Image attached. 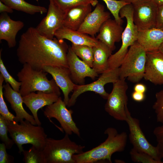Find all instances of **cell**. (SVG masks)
I'll use <instances>...</instances> for the list:
<instances>
[{
	"instance_id": "6da1fadb",
	"label": "cell",
	"mask_w": 163,
	"mask_h": 163,
	"mask_svg": "<svg viewBox=\"0 0 163 163\" xmlns=\"http://www.w3.org/2000/svg\"><path fill=\"white\" fill-rule=\"evenodd\" d=\"M63 40L48 38L36 28L30 27L20 37L17 49L18 60L37 70H43L46 66L69 68L67 55L69 46Z\"/></svg>"
},
{
	"instance_id": "7a4b0ae2",
	"label": "cell",
	"mask_w": 163,
	"mask_h": 163,
	"mask_svg": "<svg viewBox=\"0 0 163 163\" xmlns=\"http://www.w3.org/2000/svg\"><path fill=\"white\" fill-rule=\"evenodd\" d=\"M104 133L107 136L104 142L90 150L75 154V163H94L101 161L112 163V155L124 150L127 139L126 132L119 133L116 129L110 127L106 129Z\"/></svg>"
},
{
	"instance_id": "3957f363",
	"label": "cell",
	"mask_w": 163,
	"mask_h": 163,
	"mask_svg": "<svg viewBox=\"0 0 163 163\" xmlns=\"http://www.w3.org/2000/svg\"><path fill=\"white\" fill-rule=\"evenodd\" d=\"M48 73L43 70L34 69L27 64H23L17 74L21 82L19 92L22 96L36 91L55 93L60 96V88L53 78L51 80L47 78Z\"/></svg>"
},
{
	"instance_id": "277c9868",
	"label": "cell",
	"mask_w": 163,
	"mask_h": 163,
	"mask_svg": "<svg viewBox=\"0 0 163 163\" xmlns=\"http://www.w3.org/2000/svg\"><path fill=\"white\" fill-rule=\"evenodd\" d=\"M7 121L10 136L17 145L19 153L21 154L24 150L22 145L27 144L43 150L47 137L41 126L34 125L26 120L21 121L20 124Z\"/></svg>"
},
{
	"instance_id": "5b68a950",
	"label": "cell",
	"mask_w": 163,
	"mask_h": 163,
	"mask_svg": "<svg viewBox=\"0 0 163 163\" xmlns=\"http://www.w3.org/2000/svg\"><path fill=\"white\" fill-rule=\"evenodd\" d=\"M69 136L66 133L59 140L47 138L42 151L45 163H75L73 155L83 152L85 146L72 141Z\"/></svg>"
},
{
	"instance_id": "8992f818",
	"label": "cell",
	"mask_w": 163,
	"mask_h": 163,
	"mask_svg": "<svg viewBox=\"0 0 163 163\" xmlns=\"http://www.w3.org/2000/svg\"><path fill=\"white\" fill-rule=\"evenodd\" d=\"M133 14V8L132 4L126 5L120 11V17L122 18H126V24L122 34V44L120 48L116 53L112 54L108 59V69L119 68L128 51V48L137 41L139 30L134 22Z\"/></svg>"
},
{
	"instance_id": "52a82bcc",
	"label": "cell",
	"mask_w": 163,
	"mask_h": 163,
	"mask_svg": "<svg viewBox=\"0 0 163 163\" xmlns=\"http://www.w3.org/2000/svg\"><path fill=\"white\" fill-rule=\"evenodd\" d=\"M146 53L137 41L131 46L119 67L120 78L138 83L143 78Z\"/></svg>"
},
{
	"instance_id": "ba28073f",
	"label": "cell",
	"mask_w": 163,
	"mask_h": 163,
	"mask_svg": "<svg viewBox=\"0 0 163 163\" xmlns=\"http://www.w3.org/2000/svg\"><path fill=\"white\" fill-rule=\"evenodd\" d=\"M128 85L125 79L119 78L113 83L112 90L109 94L105 105V111L115 119L126 121L128 99L126 91Z\"/></svg>"
},
{
	"instance_id": "9c48e42d",
	"label": "cell",
	"mask_w": 163,
	"mask_h": 163,
	"mask_svg": "<svg viewBox=\"0 0 163 163\" xmlns=\"http://www.w3.org/2000/svg\"><path fill=\"white\" fill-rule=\"evenodd\" d=\"M119 78V68L108 69L101 74L97 80L92 83L86 85L76 84L67 106L69 107L73 106L78 97L82 93L87 91L94 92L99 94L103 99L107 100L109 94L105 90V85L109 83H113Z\"/></svg>"
},
{
	"instance_id": "30bf717a",
	"label": "cell",
	"mask_w": 163,
	"mask_h": 163,
	"mask_svg": "<svg viewBox=\"0 0 163 163\" xmlns=\"http://www.w3.org/2000/svg\"><path fill=\"white\" fill-rule=\"evenodd\" d=\"M66 106L59 97L56 101L46 106L43 111L44 115L49 119L54 118L57 120L66 134L70 135L73 133L80 137V130L72 117L73 111L68 109Z\"/></svg>"
},
{
	"instance_id": "8fae6325",
	"label": "cell",
	"mask_w": 163,
	"mask_h": 163,
	"mask_svg": "<svg viewBox=\"0 0 163 163\" xmlns=\"http://www.w3.org/2000/svg\"><path fill=\"white\" fill-rule=\"evenodd\" d=\"M127 123L129 128V139L133 148L145 153L155 160L162 163V159L157 146L151 144L146 139L140 126L139 120L132 117L128 110L127 112Z\"/></svg>"
},
{
	"instance_id": "7c38bea8",
	"label": "cell",
	"mask_w": 163,
	"mask_h": 163,
	"mask_svg": "<svg viewBox=\"0 0 163 163\" xmlns=\"http://www.w3.org/2000/svg\"><path fill=\"white\" fill-rule=\"evenodd\" d=\"M132 5L133 21L139 31L155 27L158 6L152 0Z\"/></svg>"
},
{
	"instance_id": "4fadbf2b",
	"label": "cell",
	"mask_w": 163,
	"mask_h": 163,
	"mask_svg": "<svg viewBox=\"0 0 163 163\" xmlns=\"http://www.w3.org/2000/svg\"><path fill=\"white\" fill-rule=\"evenodd\" d=\"M49 1L47 14L35 28L41 35L53 39L56 31L63 26L65 12L55 4L53 0Z\"/></svg>"
},
{
	"instance_id": "5bb4252c",
	"label": "cell",
	"mask_w": 163,
	"mask_h": 163,
	"mask_svg": "<svg viewBox=\"0 0 163 163\" xmlns=\"http://www.w3.org/2000/svg\"><path fill=\"white\" fill-rule=\"evenodd\" d=\"M67 58L71 79L75 84H84L85 78L89 77L94 80L98 74L75 54L70 46L68 49Z\"/></svg>"
},
{
	"instance_id": "9a60e30c",
	"label": "cell",
	"mask_w": 163,
	"mask_h": 163,
	"mask_svg": "<svg viewBox=\"0 0 163 163\" xmlns=\"http://www.w3.org/2000/svg\"><path fill=\"white\" fill-rule=\"evenodd\" d=\"M143 78L155 85H163V54L158 50L147 52Z\"/></svg>"
},
{
	"instance_id": "2e32d148",
	"label": "cell",
	"mask_w": 163,
	"mask_h": 163,
	"mask_svg": "<svg viewBox=\"0 0 163 163\" xmlns=\"http://www.w3.org/2000/svg\"><path fill=\"white\" fill-rule=\"evenodd\" d=\"M60 96L53 93L38 91L32 92L23 97V103L29 108L37 123L41 126V123L38 116V110L43 107L50 105L56 101Z\"/></svg>"
},
{
	"instance_id": "e0dca14e",
	"label": "cell",
	"mask_w": 163,
	"mask_h": 163,
	"mask_svg": "<svg viewBox=\"0 0 163 163\" xmlns=\"http://www.w3.org/2000/svg\"><path fill=\"white\" fill-rule=\"evenodd\" d=\"M110 18V14L105 11L104 7L98 3L94 10L87 16L78 31L92 37L99 32L103 23Z\"/></svg>"
},
{
	"instance_id": "ac0fdd59",
	"label": "cell",
	"mask_w": 163,
	"mask_h": 163,
	"mask_svg": "<svg viewBox=\"0 0 163 163\" xmlns=\"http://www.w3.org/2000/svg\"><path fill=\"white\" fill-rule=\"evenodd\" d=\"M3 88L4 96L16 113L14 121L18 123L25 119L34 125H37L33 116L24 110L23 105V97L19 92L14 90L7 83L3 85Z\"/></svg>"
},
{
	"instance_id": "d6986e66",
	"label": "cell",
	"mask_w": 163,
	"mask_h": 163,
	"mask_svg": "<svg viewBox=\"0 0 163 163\" xmlns=\"http://www.w3.org/2000/svg\"><path fill=\"white\" fill-rule=\"evenodd\" d=\"M43 70L51 75L56 84L62 91L63 101L67 105L70 93L73 91L76 85L72 81L68 68L65 67L44 66Z\"/></svg>"
},
{
	"instance_id": "ffe728a7",
	"label": "cell",
	"mask_w": 163,
	"mask_h": 163,
	"mask_svg": "<svg viewBox=\"0 0 163 163\" xmlns=\"http://www.w3.org/2000/svg\"><path fill=\"white\" fill-rule=\"evenodd\" d=\"M123 30L122 25L110 18L103 23L96 38L105 44L112 51L115 48V43L121 40Z\"/></svg>"
},
{
	"instance_id": "44dd1931",
	"label": "cell",
	"mask_w": 163,
	"mask_h": 163,
	"mask_svg": "<svg viewBox=\"0 0 163 163\" xmlns=\"http://www.w3.org/2000/svg\"><path fill=\"white\" fill-rule=\"evenodd\" d=\"M24 26L20 21L12 20L7 12L1 13L0 15V40H5L9 48L16 45V36L18 32Z\"/></svg>"
},
{
	"instance_id": "7402d4cb",
	"label": "cell",
	"mask_w": 163,
	"mask_h": 163,
	"mask_svg": "<svg viewBox=\"0 0 163 163\" xmlns=\"http://www.w3.org/2000/svg\"><path fill=\"white\" fill-rule=\"evenodd\" d=\"M137 42L146 52L158 50L163 42V30L155 27L139 30Z\"/></svg>"
},
{
	"instance_id": "603a6c76",
	"label": "cell",
	"mask_w": 163,
	"mask_h": 163,
	"mask_svg": "<svg viewBox=\"0 0 163 163\" xmlns=\"http://www.w3.org/2000/svg\"><path fill=\"white\" fill-rule=\"evenodd\" d=\"M90 4L78 5L65 12L63 26L77 30L85 18L92 11Z\"/></svg>"
},
{
	"instance_id": "cb8c5ba5",
	"label": "cell",
	"mask_w": 163,
	"mask_h": 163,
	"mask_svg": "<svg viewBox=\"0 0 163 163\" xmlns=\"http://www.w3.org/2000/svg\"><path fill=\"white\" fill-rule=\"evenodd\" d=\"M54 37L59 39H66L75 44L85 45L92 47L96 46L99 42L96 38L64 26L56 31Z\"/></svg>"
},
{
	"instance_id": "d4e9b609",
	"label": "cell",
	"mask_w": 163,
	"mask_h": 163,
	"mask_svg": "<svg viewBox=\"0 0 163 163\" xmlns=\"http://www.w3.org/2000/svg\"><path fill=\"white\" fill-rule=\"evenodd\" d=\"M93 60L92 68L98 74H101L108 69V62L112 51L105 44L99 41L93 47Z\"/></svg>"
},
{
	"instance_id": "484cf974",
	"label": "cell",
	"mask_w": 163,
	"mask_h": 163,
	"mask_svg": "<svg viewBox=\"0 0 163 163\" xmlns=\"http://www.w3.org/2000/svg\"><path fill=\"white\" fill-rule=\"evenodd\" d=\"M0 1L13 9L30 14H34L37 13L42 14L47 11L46 8L31 4L24 0H0Z\"/></svg>"
},
{
	"instance_id": "4316f807",
	"label": "cell",
	"mask_w": 163,
	"mask_h": 163,
	"mask_svg": "<svg viewBox=\"0 0 163 163\" xmlns=\"http://www.w3.org/2000/svg\"><path fill=\"white\" fill-rule=\"evenodd\" d=\"M71 47L75 54L91 67L93 66V47L85 45L72 43Z\"/></svg>"
},
{
	"instance_id": "83f0119b",
	"label": "cell",
	"mask_w": 163,
	"mask_h": 163,
	"mask_svg": "<svg viewBox=\"0 0 163 163\" xmlns=\"http://www.w3.org/2000/svg\"><path fill=\"white\" fill-rule=\"evenodd\" d=\"M55 4L64 12L73 7L83 5L90 4L95 6L98 3L97 0H53Z\"/></svg>"
},
{
	"instance_id": "f1b7e54d",
	"label": "cell",
	"mask_w": 163,
	"mask_h": 163,
	"mask_svg": "<svg viewBox=\"0 0 163 163\" xmlns=\"http://www.w3.org/2000/svg\"><path fill=\"white\" fill-rule=\"evenodd\" d=\"M106 5L107 8L114 17V20L119 24L122 25L123 21L120 17L119 13L121 9L127 3L121 0H102Z\"/></svg>"
},
{
	"instance_id": "f546056e",
	"label": "cell",
	"mask_w": 163,
	"mask_h": 163,
	"mask_svg": "<svg viewBox=\"0 0 163 163\" xmlns=\"http://www.w3.org/2000/svg\"><path fill=\"white\" fill-rule=\"evenodd\" d=\"M22 153L24 155L23 161L25 163H45L42 151L38 150L34 145L28 150L24 149Z\"/></svg>"
},
{
	"instance_id": "4dcf8cb0",
	"label": "cell",
	"mask_w": 163,
	"mask_h": 163,
	"mask_svg": "<svg viewBox=\"0 0 163 163\" xmlns=\"http://www.w3.org/2000/svg\"><path fill=\"white\" fill-rule=\"evenodd\" d=\"M4 79L0 74V114L9 122H14L15 116L9 111L3 97V84Z\"/></svg>"
},
{
	"instance_id": "1f68e13d",
	"label": "cell",
	"mask_w": 163,
	"mask_h": 163,
	"mask_svg": "<svg viewBox=\"0 0 163 163\" xmlns=\"http://www.w3.org/2000/svg\"><path fill=\"white\" fill-rule=\"evenodd\" d=\"M2 50L0 51V72L6 83H8L15 91L19 92L21 82L16 81L7 71L1 58Z\"/></svg>"
},
{
	"instance_id": "d6a6232c",
	"label": "cell",
	"mask_w": 163,
	"mask_h": 163,
	"mask_svg": "<svg viewBox=\"0 0 163 163\" xmlns=\"http://www.w3.org/2000/svg\"><path fill=\"white\" fill-rule=\"evenodd\" d=\"M132 160L134 162L142 163H160L149 155L139 151L133 148L130 152Z\"/></svg>"
},
{
	"instance_id": "836d02e7",
	"label": "cell",
	"mask_w": 163,
	"mask_h": 163,
	"mask_svg": "<svg viewBox=\"0 0 163 163\" xmlns=\"http://www.w3.org/2000/svg\"><path fill=\"white\" fill-rule=\"evenodd\" d=\"M7 121L0 115V139L7 149H11L15 143L12 139L8 136Z\"/></svg>"
},
{
	"instance_id": "e575fe53",
	"label": "cell",
	"mask_w": 163,
	"mask_h": 163,
	"mask_svg": "<svg viewBox=\"0 0 163 163\" xmlns=\"http://www.w3.org/2000/svg\"><path fill=\"white\" fill-rule=\"evenodd\" d=\"M156 101L152 108L156 114V121L163 124V89L155 94Z\"/></svg>"
},
{
	"instance_id": "d590c367",
	"label": "cell",
	"mask_w": 163,
	"mask_h": 163,
	"mask_svg": "<svg viewBox=\"0 0 163 163\" xmlns=\"http://www.w3.org/2000/svg\"><path fill=\"white\" fill-rule=\"evenodd\" d=\"M6 148L3 143L0 144V163H11L14 162V157L8 154Z\"/></svg>"
},
{
	"instance_id": "8d00e7d4",
	"label": "cell",
	"mask_w": 163,
	"mask_h": 163,
	"mask_svg": "<svg viewBox=\"0 0 163 163\" xmlns=\"http://www.w3.org/2000/svg\"><path fill=\"white\" fill-rule=\"evenodd\" d=\"M155 27L163 30V5L158 7Z\"/></svg>"
},
{
	"instance_id": "74e56055",
	"label": "cell",
	"mask_w": 163,
	"mask_h": 163,
	"mask_svg": "<svg viewBox=\"0 0 163 163\" xmlns=\"http://www.w3.org/2000/svg\"><path fill=\"white\" fill-rule=\"evenodd\" d=\"M153 133L156 137L157 144H163V124L156 127Z\"/></svg>"
},
{
	"instance_id": "f35d334b",
	"label": "cell",
	"mask_w": 163,
	"mask_h": 163,
	"mask_svg": "<svg viewBox=\"0 0 163 163\" xmlns=\"http://www.w3.org/2000/svg\"><path fill=\"white\" fill-rule=\"evenodd\" d=\"M145 93L133 91L132 94V97L135 101L138 102H142L145 99Z\"/></svg>"
},
{
	"instance_id": "ab89813d",
	"label": "cell",
	"mask_w": 163,
	"mask_h": 163,
	"mask_svg": "<svg viewBox=\"0 0 163 163\" xmlns=\"http://www.w3.org/2000/svg\"><path fill=\"white\" fill-rule=\"evenodd\" d=\"M134 91L145 93L146 91L147 88L144 84L141 83H137L136 84L134 87Z\"/></svg>"
},
{
	"instance_id": "60d3db41",
	"label": "cell",
	"mask_w": 163,
	"mask_h": 163,
	"mask_svg": "<svg viewBox=\"0 0 163 163\" xmlns=\"http://www.w3.org/2000/svg\"><path fill=\"white\" fill-rule=\"evenodd\" d=\"M0 12L12 13L13 12V10L12 8L0 1Z\"/></svg>"
},
{
	"instance_id": "b9f144b4",
	"label": "cell",
	"mask_w": 163,
	"mask_h": 163,
	"mask_svg": "<svg viewBox=\"0 0 163 163\" xmlns=\"http://www.w3.org/2000/svg\"><path fill=\"white\" fill-rule=\"evenodd\" d=\"M156 146L161 157L163 159V144H157Z\"/></svg>"
},
{
	"instance_id": "7bdbcfd3",
	"label": "cell",
	"mask_w": 163,
	"mask_h": 163,
	"mask_svg": "<svg viewBox=\"0 0 163 163\" xmlns=\"http://www.w3.org/2000/svg\"><path fill=\"white\" fill-rule=\"evenodd\" d=\"M123 1L128 4H133L135 3L148 1L151 0H121Z\"/></svg>"
},
{
	"instance_id": "ee69618b",
	"label": "cell",
	"mask_w": 163,
	"mask_h": 163,
	"mask_svg": "<svg viewBox=\"0 0 163 163\" xmlns=\"http://www.w3.org/2000/svg\"><path fill=\"white\" fill-rule=\"evenodd\" d=\"M158 6L163 5V0H152Z\"/></svg>"
},
{
	"instance_id": "f6af8a7d",
	"label": "cell",
	"mask_w": 163,
	"mask_h": 163,
	"mask_svg": "<svg viewBox=\"0 0 163 163\" xmlns=\"http://www.w3.org/2000/svg\"><path fill=\"white\" fill-rule=\"evenodd\" d=\"M158 50L163 54V42L159 47Z\"/></svg>"
},
{
	"instance_id": "bcb514c9",
	"label": "cell",
	"mask_w": 163,
	"mask_h": 163,
	"mask_svg": "<svg viewBox=\"0 0 163 163\" xmlns=\"http://www.w3.org/2000/svg\"><path fill=\"white\" fill-rule=\"evenodd\" d=\"M115 162L117 163H125V162L123 161L120 160H116Z\"/></svg>"
},
{
	"instance_id": "7dc6e473",
	"label": "cell",
	"mask_w": 163,
	"mask_h": 163,
	"mask_svg": "<svg viewBox=\"0 0 163 163\" xmlns=\"http://www.w3.org/2000/svg\"><path fill=\"white\" fill-rule=\"evenodd\" d=\"M162 163H163V161H162Z\"/></svg>"
}]
</instances>
